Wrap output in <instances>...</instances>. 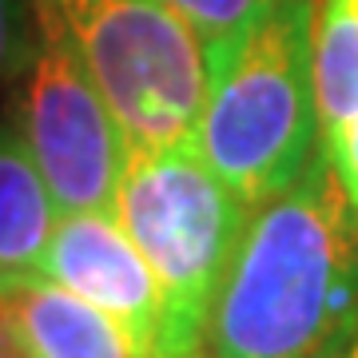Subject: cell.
Returning <instances> with one entry per match:
<instances>
[{
  "label": "cell",
  "mask_w": 358,
  "mask_h": 358,
  "mask_svg": "<svg viewBox=\"0 0 358 358\" xmlns=\"http://www.w3.org/2000/svg\"><path fill=\"white\" fill-rule=\"evenodd\" d=\"M358 334V211L331 159L247 215L211 307V358H343Z\"/></svg>",
  "instance_id": "obj_1"
},
{
  "label": "cell",
  "mask_w": 358,
  "mask_h": 358,
  "mask_svg": "<svg viewBox=\"0 0 358 358\" xmlns=\"http://www.w3.org/2000/svg\"><path fill=\"white\" fill-rule=\"evenodd\" d=\"M115 215L159 287L155 358H203L211 307L251 215L247 203L211 171L195 140H183L128 148Z\"/></svg>",
  "instance_id": "obj_2"
},
{
  "label": "cell",
  "mask_w": 358,
  "mask_h": 358,
  "mask_svg": "<svg viewBox=\"0 0 358 358\" xmlns=\"http://www.w3.org/2000/svg\"><path fill=\"white\" fill-rule=\"evenodd\" d=\"M310 20V0H279L211 76L195 124V148L247 211L287 192L319 152Z\"/></svg>",
  "instance_id": "obj_3"
},
{
  "label": "cell",
  "mask_w": 358,
  "mask_h": 358,
  "mask_svg": "<svg viewBox=\"0 0 358 358\" xmlns=\"http://www.w3.org/2000/svg\"><path fill=\"white\" fill-rule=\"evenodd\" d=\"M88 72L128 148L195 140L211 92V56L159 0H32Z\"/></svg>",
  "instance_id": "obj_4"
},
{
  "label": "cell",
  "mask_w": 358,
  "mask_h": 358,
  "mask_svg": "<svg viewBox=\"0 0 358 358\" xmlns=\"http://www.w3.org/2000/svg\"><path fill=\"white\" fill-rule=\"evenodd\" d=\"M36 56L20 88V136L56 211H112L128 167V140L64 36L36 16Z\"/></svg>",
  "instance_id": "obj_5"
},
{
  "label": "cell",
  "mask_w": 358,
  "mask_h": 358,
  "mask_svg": "<svg viewBox=\"0 0 358 358\" xmlns=\"http://www.w3.org/2000/svg\"><path fill=\"white\" fill-rule=\"evenodd\" d=\"M40 279L80 294L128 334L140 358H155L159 287L128 231L108 211H76L52 227Z\"/></svg>",
  "instance_id": "obj_6"
},
{
  "label": "cell",
  "mask_w": 358,
  "mask_h": 358,
  "mask_svg": "<svg viewBox=\"0 0 358 358\" xmlns=\"http://www.w3.org/2000/svg\"><path fill=\"white\" fill-rule=\"evenodd\" d=\"M0 331L28 358H140L103 310L48 279L0 291Z\"/></svg>",
  "instance_id": "obj_7"
},
{
  "label": "cell",
  "mask_w": 358,
  "mask_h": 358,
  "mask_svg": "<svg viewBox=\"0 0 358 358\" xmlns=\"http://www.w3.org/2000/svg\"><path fill=\"white\" fill-rule=\"evenodd\" d=\"M56 227V203L20 128L0 115V291L40 279Z\"/></svg>",
  "instance_id": "obj_8"
},
{
  "label": "cell",
  "mask_w": 358,
  "mask_h": 358,
  "mask_svg": "<svg viewBox=\"0 0 358 358\" xmlns=\"http://www.w3.org/2000/svg\"><path fill=\"white\" fill-rule=\"evenodd\" d=\"M310 80L327 152L358 115V0H319L310 20Z\"/></svg>",
  "instance_id": "obj_9"
},
{
  "label": "cell",
  "mask_w": 358,
  "mask_h": 358,
  "mask_svg": "<svg viewBox=\"0 0 358 358\" xmlns=\"http://www.w3.org/2000/svg\"><path fill=\"white\" fill-rule=\"evenodd\" d=\"M159 4H167L179 20H187L195 28V36L203 40L207 56H211V76H215L247 40V32L279 0H159Z\"/></svg>",
  "instance_id": "obj_10"
},
{
  "label": "cell",
  "mask_w": 358,
  "mask_h": 358,
  "mask_svg": "<svg viewBox=\"0 0 358 358\" xmlns=\"http://www.w3.org/2000/svg\"><path fill=\"white\" fill-rule=\"evenodd\" d=\"M36 40L40 28L32 0H0V92L28 72Z\"/></svg>",
  "instance_id": "obj_11"
},
{
  "label": "cell",
  "mask_w": 358,
  "mask_h": 358,
  "mask_svg": "<svg viewBox=\"0 0 358 358\" xmlns=\"http://www.w3.org/2000/svg\"><path fill=\"white\" fill-rule=\"evenodd\" d=\"M322 152V148H319ZM327 159H331V167H334V176H338V183H343V192H346V199H350V207L358 211V115L350 120L343 128V136L327 148Z\"/></svg>",
  "instance_id": "obj_12"
},
{
  "label": "cell",
  "mask_w": 358,
  "mask_h": 358,
  "mask_svg": "<svg viewBox=\"0 0 358 358\" xmlns=\"http://www.w3.org/2000/svg\"><path fill=\"white\" fill-rule=\"evenodd\" d=\"M0 358H28L24 350H20V346L13 343V338H8V334L0 331Z\"/></svg>",
  "instance_id": "obj_13"
},
{
  "label": "cell",
  "mask_w": 358,
  "mask_h": 358,
  "mask_svg": "<svg viewBox=\"0 0 358 358\" xmlns=\"http://www.w3.org/2000/svg\"><path fill=\"white\" fill-rule=\"evenodd\" d=\"M343 358H358V334H355V343L346 346V355H343Z\"/></svg>",
  "instance_id": "obj_14"
}]
</instances>
